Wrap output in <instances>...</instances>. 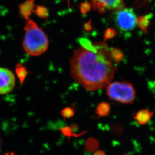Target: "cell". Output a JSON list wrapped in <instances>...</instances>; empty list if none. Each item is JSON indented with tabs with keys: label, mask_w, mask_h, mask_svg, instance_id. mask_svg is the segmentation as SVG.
<instances>
[{
	"label": "cell",
	"mask_w": 155,
	"mask_h": 155,
	"mask_svg": "<svg viewBox=\"0 0 155 155\" xmlns=\"http://www.w3.org/2000/svg\"><path fill=\"white\" fill-rule=\"evenodd\" d=\"M110 53L113 61L116 62L121 61L124 57L123 53L118 49L111 48L110 51Z\"/></svg>",
	"instance_id": "cell-11"
},
{
	"label": "cell",
	"mask_w": 155,
	"mask_h": 155,
	"mask_svg": "<svg viewBox=\"0 0 155 155\" xmlns=\"http://www.w3.org/2000/svg\"><path fill=\"white\" fill-rule=\"evenodd\" d=\"M61 114L64 120L70 119L74 115V110L71 107H66L62 109L61 111Z\"/></svg>",
	"instance_id": "cell-13"
},
{
	"label": "cell",
	"mask_w": 155,
	"mask_h": 155,
	"mask_svg": "<svg viewBox=\"0 0 155 155\" xmlns=\"http://www.w3.org/2000/svg\"><path fill=\"white\" fill-rule=\"evenodd\" d=\"M4 155H15L14 154V153L10 152V153H7L6 154H4Z\"/></svg>",
	"instance_id": "cell-17"
},
{
	"label": "cell",
	"mask_w": 155,
	"mask_h": 155,
	"mask_svg": "<svg viewBox=\"0 0 155 155\" xmlns=\"http://www.w3.org/2000/svg\"><path fill=\"white\" fill-rule=\"evenodd\" d=\"M154 114L153 112H151L147 109L140 110L136 113L134 119L140 125H145L149 123Z\"/></svg>",
	"instance_id": "cell-7"
},
{
	"label": "cell",
	"mask_w": 155,
	"mask_h": 155,
	"mask_svg": "<svg viewBox=\"0 0 155 155\" xmlns=\"http://www.w3.org/2000/svg\"><path fill=\"white\" fill-rule=\"evenodd\" d=\"M100 146V143L97 139L94 138H91L88 139L85 143V148L88 152H95L98 149Z\"/></svg>",
	"instance_id": "cell-10"
},
{
	"label": "cell",
	"mask_w": 155,
	"mask_h": 155,
	"mask_svg": "<svg viewBox=\"0 0 155 155\" xmlns=\"http://www.w3.org/2000/svg\"><path fill=\"white\" fill-rule=\"evenodd\" d=\"M110 110V105L106 102L98 104L96 109V113L99 117H105L108 116Z\"/></svg>",
	"instance_id": "cell-9"
},
{
	"label": "cell",
	"mask_w": 155,
	"mask_h": 155,
	"mask_svg": "<svg viewBox=\"0 0 155 155\" xmlns=\"http://www.w3.org/2000/svg\"><path fill=\"white\" fill-rule=\"evenodd\" d=\"M136 16L132 9H120L116 12L115 21L118 28L123 31H130L136 26Z\"/></svg>",
	"instance_id": "cell-4"
},
{
	"label": "cell",
	"mask_w": 155,
	"mask_h": 155,
	"mask_svg": "<svg viewBox=\"0 0 155 155\" xmlns=\"http://www.w3.org/2000/svg\"><path fill=\"white\" fill-rule=\"evenodd\" d=\"M116 35V32L114 30L111 29H107L105 33V39H110V38H113V37L114 36Z\"/></svg>",
	"instance_id": "cell-14"
},
{
	"label": "cell",
	"mask_w": 155,
	"mask_h": 155,
	"mask_svg": "<svg viewBox=\"0 0 155 155\" xmlns=\"http://www.w3.org/2000/svg\"><path fill=\"white\" fill-rule=\"evenodd\" d=\"M137 23L143 31H146L150 24L149 18L148 16H141L137 20Z\"/></svg>",
	"instance_id": "cell-12"
},
{
	"label": "cell",
	"mask_w": 155,
	"mask_h": 155,
	"mask_svg": "<svg viewBox=\"0 0 155 155\" xmlns=\"http://www.w3.org/2000/svg\"><path fill=\"white\" fill-rule=\"evenodd\" d=\"M94 155H106L104 152L103 151H97L94 153Z\"/></svg>",
	"instance_id": "cell-16"
},
{
	"label": "cell",
	"mask_w": 155,
	"mask_h": 155,
	"mask_svg": "<svg viewBox=\"0 0 155 155\" xmlns=\"http://www.w3.org/2000/svg\"><path fill=\"white\" fill-rule=\"evenodd\" d=\"M89 9H90V6L88 4H87V3H84L81 6V11L84 13H85L86 12L88 11Z\"/></svg>",
	"instance_id": "cell-15"
},
{
	"label": "cell",
	"mask_w": 155,
	"mask_h": 155,
	"mask_svg": "<svg viewBox=\"0 0 155 155\" xmlns=\"http://www.w3.org/2000/svg\"><path fill=\"white\" fill-rule=\"evenodd\" d=\"M95 51L81 47L74 52L71 61L72 78L87 91L101 89L110 82L116 66L110 51L104 45Z\"/></svg>",
	"instance_id": "cell-1"
},
{
	"label": "cell",
	"mask_w": 155,
	"mask_h": 155,
	"mask_svg": "<svg viewBox=\"0 0 155 155\" xmlns=\"http://www.w3.org/2000/svg\"></svg>",
	"instance_id": "cell-20"
},
{
	"label": "cell",
	"mask_w": 155,
	"mask_h": 155,
	"mask_svg": "<svg viewBox=\"0 0 155 155\" xmlns=\"http://www.w3.org/2000/svg\"><path fill=\"white\" fill-rule=\"evenodd\" d=\"M16 73L20 81L21 85L22 86L28 75V70L22 63H19L17 65L16 67Z\"/></svg>",
	"instance_id": "cell-8"
},
{
	"label": "cell",
	"mask_w": 155,
	"mask_h": 155,
	"mask_svg": "<svg viewBox=\"0 0 155 155\" xmlns=\"http://www.w3.org/2000/svg\"><path fill=\"white\" fill-rule=\"evenodd\" d=\"M2 143V142L1 140V139H0V151H1V150Z\"/></svg>",
	"instance_id": "cell-18"
},
{
	"label": "cell",
	"mask_w": 155,
	"mask_h": 155,
	"mask_svg": "<svg viewBox=\"0 0 155 155\" xmlns=\"http://www.w3.org/2000/svg\"><path fill=\"white\" fill-rule=\"evenodd\" d=\"M15 75L9 69L0 68V94L4 95L11 92L15 87Z\"/></svg>",
	"instance_id": "cell-5"
},
{
	"label": "cell",
	"mask_w": 155,
	"mask_h": 155,
	"mask_svg": "<svg viewBox=\"0 0 155 155\" xmlns=\"http://www.w3.org/2000/svg\"><path fill=\"white\" fill-rule=\"evenodd\" d=\"M24 31L23 46L27 53L36 56L41 55L47 51L49 44L48 38L34 21L28 19Z\"/></svg>",
	"instance_id": "cell-2"
},
{
	"label": "cell",
	"mask_w": 155,
	"mask_h": 155,
	"mask_svg": "<svg viewBox=\"0 0 155 155\" xmlns=\"http://www.w3.org/2000/svg\"></svg>",
	"instance_id": "cell-19"
},
{
	"label": "cell",
	"mask_w": 155,
	"mask_h": 155,
	"mask_svg": "<svg viewBox=\"0 0 155 155\" xmlns=\"http://www.w3.org/2000/svg\"><path fill=\"white\" fill-rule=\"evenodd\" d=\"M105 91L110 99L123 104H132L136 97L135 87L127 81L110 82Z\"/></svg>",
	"instance_id": "cell-3"
},
{
	"label": "cell",
	"mask_w": 155,
	"mask_h": 155,
	"mask_svg": "<svg viewBox=\"0 0 155 155\" xmlns=\"http://www.w3.org/2000/svg\"><path fill=\"white\" fill-rule=\"evenodd\" d=\"M94 6L100 12L108 10H120L122 9L124 4L123 0H92Z\"/></svg>",
	"instance_id": "cell-6"
}]
</instances>
